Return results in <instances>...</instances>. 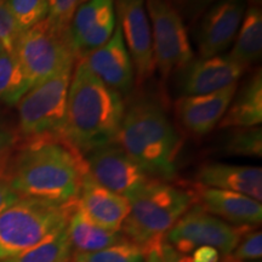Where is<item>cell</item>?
Wrapping results in <instances>:
<instances>
[{
	"label": "cell",
	"mask_w": 262,
	"mask_h": 262,
	"mask_svg": "<svg viewBox=\"0 0 262 262\" xmlns=\"http://www.w3.org/2000/svg\"><path fill=\"white\" fill-rule=\"evenodd\" d=\"M88 170L84 157L58 137L29 140L9 165L6 180L24 198L78 202Z\"/></svg>",
	"instance_id": "1"
},
{
	"label": "cell",
	"mask_w": 262,
	"mask_h": 262,
	"mask_svg": "<svg viewBox=\"0 0 262 262\" xmlns=\"http://www.w3.org/2000/svg\"><path fill=\"white\" fill-rule=\"evenodd\" d=\"M124 112L123 97L98 79L84 58H78L68 90L62 140L81 156L114 143Z\"/></svg>",
	"instance_id": "2"
},
{
	"label": "cell",
	"mask_w": 262,
	"mask_h": 262,
	"mask_svg": "<svg viewBox=\"0 0 262 262\" xmlns=\"http://www.w3.org/2000/svg\"><path fill=\"white\" fill-rule=\"evenodd\" d=\"M116 143L148 178L168 182L176 176L181 139L155 98L140 97L125 108Z\"/></svg>",
	"instance_id": "3"
},
{
	"label": "cell",
	"mask_w": 262,
	"mask_h": 262,
	"mask_svg": "<svg viewBox=\"0 0 262 262\" xmlns=\"http://www.w3.org/2000/svg\"><path fill=\"white\" fill-rule=\"evenodd\" d=\"M130 210L120 232L131 243L146 249L165 237L195 203L194 192L150 179L129 199Z\"/></svg>",
	"instance_id": "4"
},
{
	"label": "cell",
	"mask_w": 262,
	"mask_h": 262,
	"mask_svg": "<svg viewBox=\"0 0 262 262\" xmlns=\"http://www.w3.org/2000/svg\"><path fill=\"white\" fill-rule=\"evenodd\" d=\"M78 202L21 198L0 214V261L37 247L67 227Z\"/></svg>",
	"instance_id": "5"
},
{
	"label": "cell",
	"mask_w": 262,
	"mask_h": 262,
	"mask_svg": "<svg viewBox=\"0 0 262 262\" xmlns=\"http://www.w3.org/2000/svg\"><path fill=\"white\" fill-rule=\"evenodd\" d=\"M73 68L74 66L66 67L54 77L32 86L17 102L19 133L28 140L62 139Z\"/></svg>",
	"instance_id": "6"
},
{
	"label": "cell",
	"mask_w": 262,
	"mask_h": 262,
	"mask_svg": "<svg viewBox=\"0 0 262 262\" xmlns=\"http://www.w3.org/2000/svg\"><path fill=\"white\" fill-rule=\"evenodd\" d=\"M14 54L24 68L31 88L54 77L63 68L74 66L77 61L67 35L55 32L47 18L22 32Z\"/></svg>",
	"instance_id": "7"
},
{
	"label": "cell",
	"mask_w": 262,
	"mask_h": 262,
	"mask_svg": "<svg viewBox=\"0 0 262 262\" xmlns=\"http://www.w3.org/2000/svg\"><path fill=\"white\" fill-rule=\"evenodd\" d=\"M247 228L251 227H235L222 221L195 202L170 228L164 241L182 255L191 254L196 248L210 247L226 258L231 256Z\"/></svg>",
	"instance_id": "8"
},
{
	"label": "cell",
	"mask_w": 262,
	"mask_h": 262,
	"mask_svg": "<svg viewBox=\"0 0 262 262\" xmlns=\"http://www.w3.org/2000/svg\"><path fill=\"white\" fill-rule=\"evenodd\" d=\"M155 66L164 79L185 68L193 58L186 25L165 0H146Z\"/></svg>",
	"instance_id": "9"
},
{
	"label": "cell",
	"mask_w": 262,
	"mask_h": 262,
	"mask_svg": "<svg viewBox=\"0 0 262 262\" xmlns=\"http://www.w3.org/2000/svg\"><path fill=\"white\" fill-rule=\"evenodd\" d=\"M88 173L97 183L129 199L150 178L118 143H110L84 155Z\"/></svg>",
	"instance_id": "10"
},
{
	"label": "cell",
	"mask_w": 262,
	"mask_h": 262,
	"mask_svg": "<svg viewBox=\"0 0 262 262\" xmlns=\"http://www.w3.org/2000/svg\"><path fill=\"white\" fill-rule=\"evenodd\" d=\"M114 8L117 22L133 58L136 81L140 84L152 77L156 70L146 0H114Z\"/></svg>",
	"instance_id": "11"
},
{
	"label": "cell",
	"mask_w": 262,
	"mask_h": 262,
	"mask_svg": "<svg viewBox=\"0 0 262 262\" xmlns=\"http://www.w3.org/2000/svg\"><path fill=\"white\" fill-rule=\"evenodd\" d=\"M117 26L114 0H86L67 29V40L75 58L85 57L112 37Z\"/></svg>",
	"instance_id": "12"
},
{
	"label": "cell",
	"mask_w": 262,
	"mask_h": 262,
	"mask_svg": "<svg viewBox=\"0 0 262 262\" xmlns=\"http://www.w3.org/2000/svg\"><path fill=\"white\" fill-rule=\"evenodd\" d=\"M247 9V0H219L206 10L195 37L199 57L219 56L231 47Z\"/></svg>",
	"instance_id": "13"
},
{
	"label": "cell",
	"mask_w": 262,
	"mask_h": 262,
	"mask_svg": "<svg viewBox=\"0 0 262 262\" xmlns=\"http://www.w3.org/2000/svg\"><path fill=\"white\" fill-rule=\"evenodd\" d=\"M81 58L98 79L120 96H127L133 91L136 80L135 67L118 22L112 37Z\"/></svg>",
	"instance_id": "14"
},
{
	"label": "cell",
	"mask_w": 262,
	"mask_h": 262,
	"mask_svg": "<svg viewBox=\"0 0 262 262\" xmlns=\"http://www.w3.org/2000/svg\"><path fill=\"white\" fill-rule=\"evenodd\" d=\"M245 70L228 55L193 58L181 70L179 85L182 96L216 93L237 84Z\"/></svg>",
	"instance_id": "15"
},
{
	"label": "cell",
	"mask_w": 262,
	"mask_h": 262,
	"mask_svg": "<svg viewBox=\"0 0 262 262\" xmlns=\"http://www.w3.org/2000/svg\"><path fill=\"white\" fill-rule=\"evenodd\" d=\"M237 89L233 84L216 93L181 96L175 108L182 125L195 136L208 135L221 122Z\"/></svg>",
	"instance_id": "16"
},
{
	"label": "cell",
	"mask_w": 262,
	"mask_h": 262,
	"mask_svg": "<svg viewBox=\"0 0 262 262\" xmlns=\"http://www.w3.org/2000/svg\"><path fill=\"white\" fill-rule=\"evenodd\" d=\"M195 202L211 215L235 227H256L262 220L260 202L241 193L196 186Z\"/></svg>",
	"instance_id": "17"
},
{
	"label": "cell",
	"mask_w": 262,
	"mask_h": 262,
	"mask_svg": "<svg viewBox=\"0 0 262 262\" xmlns=\"http://www.w3.org/2000/svg\"><path fill=\"white\" fill-rule=\"evenodd\" d=\"M78 206L94 224L110 231H120L130 210L126 198L101 186L88 172L81 182Z\"/></svg>",
	"instance_id": "18"
},
{
	"label": "cell",
	"mask_w": 262,
	"mask_h": 262,
	"mask_svg": "<svg viewBox=\"0 0 262 262\" xmlns=\"http://www.w3.org/2000/svg\"><path fill=\"white\" fill-rule=\"evenodd\" d=\"M199 186L241 193L262 202V169L260 166L209 163L196 173Z\"/></svg>",
	"instance_id": "19"
},
{
	"label": "cell",
	"mask_w": 262,
	"mask_h": 262,
	"mask_svg": "<svg viewBox=\"0 0 262 262\" xmlns=\"http://www.w3.org/2000/svg\"><path fill=\"white\" fill-rule=\"evenodd\" d=\"M262 123V73L258 68L253 77L234 94L228 110L219 123V129H243Z\"/></svg>",
	"instance_id": "20"
},
{
	"label": "cell",
	"mask_w": 262,
	"mask_h": 262,
	"mask_svg": "<svg viewBox=\"0 0 262 262\" xmlns=\"http://www.w3.org/2000/svg\"><path fill=\"white\" fill-rule=\"evenodd\" d=\"M67 233L74 254L95 253L127 241L120 231H110L94 224L78 205L67 225Z\"/></svg>",
	"instance_id": "21"
},
{
	"label": "cell",
	"mask_w": 262,
	"mask_h": 262,
	"mask_svg": "<svg viewBox=\"0 0 262 262\" xmlns=\"http://www.w3.org/2000/svg\"><path fill=\"white\" fill-rule=\"evenodd\" d=\"M262 55V11L258 5L247 9L234 45L228 56L247 68L260 61Z\"/></svg>",
	"instance_id": "22"
},
{
	"label": "cell",
	"mask_w": 262,
	"mask_h": 262,
	"mask_svg": "<svg viewBox=\"0 0 262 262\" xmlns=\"http://www.w3.org/2000/svg\"><path fill=\"white\" fill-rule=\"evenodd\" d=\"M31 89V84L15 54H0V101L6 104H17Z\"/></svg>",
	"instance_id": "23"
},
{
	"label": "cell",
	"mask_w": 262,
	"mask_h": 262,
	"mask_svg": "<svg viewBox=\"0 0 262 262\" xmlns=\"http://www.w3.org/2000/svg\"><path fill=\"white\" fill-rule=\"evenodd\" d=\"M73 254L66 227L37 247L0 262H70Z\"/></svg>",
	"instance_id": "24"
},
{
	"label": "cell",
	"mask_w": 262,
	"mask_h": 262,
	"mask_svg": "<svg viewBox=\"0 0 262 262\" xmlns=\"http://www.w3.org/2000/svg\"><path fill=\"white\" fill-rule=\"evenodd\" d=\"M224 150L229 156L260 158L262 156V129L260 126L229 129L224 141Z\"/></svg>",
	"instance_id": "25"
},
{
	"label": "cell",
	"mask_w": 262,
	"mask_h": 262,
	"mask_svg": "<svg viewBox=\"0 0 262 262\" xmlns=\"http://www.w3.org/2000/svg\"><path fill=\"white\" fill-rule=\"evenodd\" d=\"M146 251L129 241L89 254H73V262H145Z\"/></svg>",
	"instance_id": "26"
},
{
	"label": "cell",
	"mask_w": 262,
	"mask_h": 262,
	"mask_svg": "<svg viewBox=\"0 0 262 262\" xmlns=\"http://www.w3.org/2000/svg\"><path fill=\"white\" fill-rule=\"evenodd\" d=\"M5 4L22 32L44 21L49 14L48 0H5Z\"/></svg>",
	"instance_id": "27"
},
{
	"label": "cell",
	"mask_w": 262,
	"mask_h": 262,
	"mask_svg": "<svg viewBox=\"0 0 262 262\" xmlns=\"http://www.w3.org/2000/svg\"><path fill=\"white\" fill-rule=\"evenodd\" d=\"M86 0H49L47 21L58 34L67 35V29L77 9Z\"/></svg>",
	"instance_id": "28"
},
{
	"label": "cell",
	"mask_w": 262,
	"mask_h": 262,
	"mask_svg": "<svg viewBox=\"0 0 262 262\" xmlns=\"http://www.w3.org/2000/svg\"><path fill=\"white\" fill-rule=\"evenodd\" d=\"M261 256L262 233L251 227L245 229L229 258L234 262H260Z\"/></svg>",
	"instance_id": "29"
},
{
	"label": "cell",
	"mask_w": 262,
	"mask_h": 262,
	"mask_svg": "<svg viewBox=\"0 0 262 262\" xmlns=\"http://www.w3.org/2000/svg\"><path fill=\"white\" fill-rule=\"evenodd\" d=\"M21 34V28L18 27L17 22L15 21L5 2L0 0V42L4 47L5 51L14 54L16 42Z\"/></svg>",
	"instance_id": "30"
},
{
	"label": "cell",
	"mask_w": 262,
	"mask_h": 262,
	"mask_svg": "<svg viewBox=\"0 0 262 262\" xmlns=\"http://www.w3.org/2000/svg\"><path fill=\"white\" fill-rule=\"evenodd\" d=\"M145 251V262H189L187 255H182L176 251L171 245L164 241V238L148 245Z\"/></svg>",
	"instance_id": "31"
},
{
	"label": "cell",
	"mask_w": 262,
	"mask_h": 262,
	"mask_svg": "<svg viewBox=\"0 0 262 262\" xmlns=\"http://www.w3.org/2000/svg\"><path fill=\"white\" fill-rule=\"evenodd\" d=\"M185 21H194L219 0H165Z\"/></svg>",
	"instance_id": "32"
},
{
	"label": "cell",
	"mask_w": 262,
	"mask_h": 262,
	"mask_svg": "<svg viewBox=\"0 0 262 262\" xmlns=\"http://www.w3.org/2000/svg\"><path fill=\"white\" fill-rule=\"evenodd\" d=\"M17 141V136L8 126L0 123V178L6 179L10 165V157Z\"/></svg>",
	"instance_id": "33"
},
{
	"label": "cell",
	"mask_w": 262,
	"mask_h": 262,
	"mask_svg": "<svg viewBox=\"0 0 262 262\" xmlns=\"http://www.w3.org/2000/svg\"><path fill=\"white\" fill-rule=\"evenodd\" d=\"M21 198L5 178H0V214Z\"/></svg>",
	"instance_id": "34"
},
{
	"label": "cell",
	"mask_w": 262,
	"mask_h": 262,
	"mask_svg": "<svg viewBox=\"0 0 262 262\" xmlns=\"http://www.w3.org/2000/svg\"><path fill=\"white\" fill-rule=\"evenodd\" d=\"M189 262H220L221 255L217 250L210 247H201L187 255Z\"/></svg>",
	"instance_id": "35"
},
{
	"label": "cell",
	"mask_w": 262,
	"mask_h": 262,
	"mask_svg": "<svg viewBox=\"0 0 262 262\" xmlns=\"http://www.w3.org/2000/svg\"><path fill=\"white\" fill-rule=\"evenodd\" d=\"M4 51H5V49H4V47H3L2 42H0V54H3Z\"/></svg>",
	"instance_id": "36"
},
{
	"label": "cell",
	"mask_w": 262,
	"mask_h": 262,
	"mask_svg": "<svg viewBox=\"0 0 262 262\" xmlns=\"http://www.w3.org/2000/svg\"><path fill=\"white\" fill-rule=\"evenodd\" d=\"M225 262H234V261H232V260H231V258H229V257H226V260H225Z\"/></svg>",
	"instance_id": "37"
},
{
	"label": "cell",
	"mask_w": 262,
	"mask_h": 262,
	"mask_svg": "<svg viewBox=\"0 0 262 262\" xmlns=\"http://www.w3.org/2000/svg\"><path fill=\"white\" fill-rule=\"evenodd\" d=\"M253 2L255 3V4H254V5H257V3H260V2H261V0H253Z\"/></svg>",
	"instance_id": "38"
},
{
	"label": "cell",
	"mask_w": 262,
	"mask_h": 262,
	"mask_svg": "<svg viewBox=\"0 0 262 262\" xmlns=\"http://www.w3.org/2000/svg\"><path fill=\"white\" fill-rule=\"evenodd\" d=\"M3 2H5V0H3Z\"/></svg>",
	"instance_id": "39"
},
{
	"label": "cell",
	"mask_w": 262,
	"mask_h": 262,
	"mask_svg": "<svg viewBox=\"0 0 262 262\" xmlns=\"http://www.w3.org/2000/svg\"><path fill=\"white\" fill-rule=\"evenodd\" d=\"M48 2H49V0H48Z\"/></svg>",
	"instance_id": "40"
}]
</instances>
